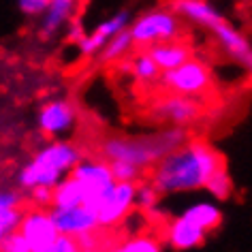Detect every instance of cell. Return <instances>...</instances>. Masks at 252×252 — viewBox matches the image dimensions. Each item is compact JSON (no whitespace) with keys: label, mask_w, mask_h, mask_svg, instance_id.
<instances>
[{"label":"cell","mask_w":252,"mask_h":252,"mask_svg":"<svg viewBox=\"0 0 252 252\" xmlns=\"http://www.w3.org/2000/svg\"><path fill=\"white\" fill-rule=\"evenodd\" d=\"M160 88L171 94H184V96H201L212 88V73L203 62L190 58L173 71L162 73Z\"/></svg>","instance_id":"cell-6"},{"label":"cell","mask_w":252,"mask_h":252,"mask_svg":"<svg viewBox=\"0 0 252 252\" xmlns=\"http://www.w3.org/2000/svg\"><path fill=\"white\" fill-rule=\"evenodd\" d=\"M184 216H188L190 220H194L199 226H203L205 231H216L220 222H222V210L218 207V203H212V201H201V203H194L190 207H186Z\"/></svg>","instance_id":"cell-19"},{"label":"cell","mask_w":252,"mask_h":252,"mask_svg":"<svg viewBox=\"0 0 252 252\" xmlns=\"http://www.w3.org/2000/svg\"><path fill=\"white\" fill-rule=\"evenodd\" d=\"M210 34L216 39L220 52H222L233 64H237L242 71L252 75V41L242 30H237L233 24L222 20Z\"/></svg>","instance_id":"cell-10"},{"label":"cell","mask_w":252,"mask_h":252,"mask_svg":"<svg viewBox=\"0 0 252 252\" xmlns=\"http://www.w3.org/2000/svg\"><path fill=\"white\" fill-rule=\"evenodd\" d=\"M77 124V109L64 98H54L41 105L36 113V126L47 139H62Z\"/></svg>","instance_id":"cell-8"},{"label":"cell","mask_w":252,"mask_h":252,"mask_svg":"<svg viewBox=\"0 0 252 252\" xmlns=\"http://www.w3.org/2000/svg\"><path fill=\"white\" fill-rule=\"evenodd\" d=\"M205 190L212 194L214 201H226V199H231V194H233V180H231V173L226 171V167L218 169V171L214 173V178L207 182Z\"/></svg>","instance_id":"cell-22"},{"label":"cell","mask_w":252,"mask_h":252,"mask_svg":"<svg viewBox=\"0 0 252 252\" xmlns=\"http://www.w3.org/2000/svg\"><path fill=\"white\" fill-rule=\"evenodd\" d=\"M81 9V0H49L47 11L41 15V36L54 39L75 20Z\"/></svg>","instance_id":"cell-16"},{"label":"cell","mask_w":252,"mask_h":252,"mask_svg":"<svg viewBox=\"0 0 252 252\" xmlns=\"http://www.w3.org/2000/svg\"><path fill=\"white\" fill-rule=\"evenodd\" d=\"M124 66H126V71L133 73V77L137 81H141V84H154V81H160V77H162L160 66L156 64L154 58L148 52L135 54Z\"/></svg>","instance_id":"cell-18"},{"label":"cell","mask_w":252,"mask_h":252,"mask_svg":"<svg viewBox=\"0 0 252 252\" xmlns=\"http://www.w3.org/2000/svg\"><path fill=\"white\" fill-rule=\"evenodd\" d=\"M54 216V222L58 226V231L62 235H71V237H84L90 233H96L100 226L98 214L90 210L88 205H75V207H49Z\"/></svg>","instance_id":"cell-12"},{"label":"cell","mask_w":252,"mask_h":252,"mask_svg":"<svg viewBox=\"0 0 252 252\" xmlns=\"http://www.w3.org/2000/svg\"><path fill=\"white\" fill-rule=\"evenodd\" d=\"M137 207V182H118L116 188L98 210V220L103 229H113L124 222Z\"/></svg>","instance_id":"cell-11"},{"label":"cell","mask_w":252,"mask_h":252,"mask_svg":"<svg viewBox=\"0 0 252 252\" xmlns=\"http://www.w3.org/2000/svg\"><path fill=\"white\" fill-rule=\"evenodd\" d=\"M52 252H84V248H81V244H79L77 237L62 235V233H60V237L56 239Z\"/></svg>","instance_id":"cell-30"},{"label":"cell","mask_w":252,"mask_h":252,"mask_svg":"<svg viewBox=\"0 0 252 252\" xmlns=\"http://www.w3.org/2000/svg\"><path fill=\"white\" fill-rule=\"evenodd\" d=\"M84 252H100L98 248H90V250H84Z\"/></svg>","instance_id":"cell-32"},{"label":"cell","mask_w":252,"mask_h":252,"mask_svg":"<svg viewBox=\"0 0 252 252\" xmlns=\"http://www.w3.org/2000/svg\"><path fill=\"white\" fill-rule=\"evenodd\" d=\"M17 7L24 15L28 17H39L47 11L49 7V0H17Z\"/></svg>","instance_id":"cell-28"},{"label":"cell","mask_w":252,"mask_h":252,"mask_svg":"<svg viewBox=\"0 0 252 252\" xmlns=\"http://www.w3.org/2000/svg\"><path fill=\"white\" fill-rule=\"evenodd\" d=\"M130 24H133V22H130V13H128V11H120V13L109 17V20L100 22L90 34H86L84 39L77 43L79 54L81 56H98L105 49L107 43H109L116 34L122 32V30L130 28Z\"/></svg>","instance_id":"cell-13"},{"label":"cell","mask_w":252,"mask_h":252,"mask_svg":"<svg viewBox=\"0 0 252 252\" xmlns=\"http://www.w3.org/2000/svg\"><path fill=\"white\" fill-rule=\"evenodd\" d=\"M111 171L116 175L118 182H139V178L143 175V169H139L133 162L126 160H111Z\"/></svg>","instance_id":"cell-26"},{"label":"cell","mask_w":252,"mask_h":252,"mask_svg":"<svg viewBox=\"0 0 252 252\" xmlns=\"http://www.w3.org/2000/svg\"><path fill=\"white\" fill-rule=\"evenodd\" d=\"M28 197L30 201L36 205V207H52L54 203V188H45V186H36L32 188V190L28 192Z\"/></svg>","instance_id":"cell-29"},{"label":"cell","mask_w":252,"mask_h":252,"mask_svg":"<svg viewBox=\"0 0 252 252\" xmlns=\"http://www.w3.org/2000/svg\"><path fill=\"white\" fill-rule=\"evenodd\" d=\"M81 158H84V152L73 141L52 139L20 167L15 184L24 192H30L36 186L56 188L66 175L73 173Z\"/></svg>","instance_id":"cell-3"},{"label":"cell","mask_w":252,"mask_h":252,"mask_svg":"<svg viewBox=\"0 0 252 252\" xmlns=\"http://www.w3.org/2000/svg\"><path fill=\"white\" fill-rule=\"evenodd\" d=\"M2 252H32V248H30L28 239L24 237L22 231H15L11 233V235L2 237Z\"/></svg>","instance_id":"cell-27"},{"label":"cell","mask_w":252,"mask_h":252,"mask_svg":"<svg viewBox=\"0 0 252 252\" xmlns=\"http://www.w3.org/2000/svg\"><path fill=\"white\" fill-rule=\"evenodd\" d=\"M188 133L184 126H165L150 135H137V137H122L111 135L105 137L98 143V156L105 160H126L133 162L139 169H152L160 158H165L169 152L182 148L188 143Z\"/></svg>","instance_id":"cell-2"},{"label":"cell","mask_w":252,"mask_h":252,"mask_svg":"<svg viewBox=\"0 0 252 252\" xmlns=\"http://www.w3.org/2000/svg\"><path fill=\"white\" fill-rule=\"evenodd\" d=\"M71 175L81 186L84 205H88L96 214L100 210V205L105 203V199L113 192V188L118 184L109 160H105L103 156H98V158H81V162L73 169Z\"/></svg>","instance_id":"cell-5"},{"label":"cell","mask_w":252,"mask_h":252,"mask_svg":"<svg viewBox=\"0 0 252 252\" xmlns=\"http://www.w3.org/2000/svg\"><path fill=\"white\" fill-rule=\"evenodd\" d=\"M133 47H135V39H133V34H130V28H126L107 43L105 49L98 54V60L103 62V64H111V62H118V60H122L124 56H128L133 52Z\"/></svg>","instance_id":"cell-20"},{"label":"cell","mask_w":252,"mask_h":252,"mask_svg":"<svg viewBox=\"0 0 252 252\" xmlns=\"http://www.w3.org/2000/svg\"><path fill=\"white\" fill-rule=\"evenodd\" d=\"M22 192L20 188H4L0 194V207H20L22 205Z\"/></svg>","instance_id":"cell-31"},{"label":"cell","mask_w":252,"mask_h":252,"mask_svg":"<svg viewBox=\"0 0 252 252\" xmlns=\"http://www.w3.org/2000/svg\"><path fill=\"white\" fill-rule=\"evenodd\" d=\"M169 7L184 22L203 28L207 32H212V30L224 20V17L220 15V11L216 7H212L207 0H169Z\"/></svg>","instance_id":"cell-14"},{"label":"cell","mask_w":252,"mask_h":252,"mask_svg":"<svg viewBox=\"0 0 252 252\" xmlns=\"http://www.w3.org/2000/svg\"><path fill=\"white\" fill-rule=\"evenodd\" d=\"M160 197L162 194L158 192V188L150 180L137 182V210H141L143 214H154V210L158 207Z\"/></svg>","instance_id":"cell-23"},{"label":"cell","mask_w":252,"mask_h":252,"mask_svg":"<svg viewBox=\"0 0 252 252\" xmlns=\"http://www.w3.org/2000/svg\"><path fill=\"white\" fill-rule=\"evenodd\" d=\"M207 235H210V231H205L203 226H199L194 220L184 216V214H180V216L167 226L165 239L173 250L184 252V250L199 248V246L205 242Z\"/></svg>","instance_id":"cell-15"},{"label":"cell","mask_w":252,"mask_h":252,"mask_svg":"<svg viewBox=\"0 0 252 252\" xmlns=\"http://www.w3.org/2000/svg\"><path fill=\"white\" fill-rule=\"evenodd\" d=\"M182 17L169 7H156L148 9L141 15H137L133 24H130V34L135 39L137 47H152L158 43L169 41H180L182 36Z\"/></svg>","instance_id":"cell-4"},{"label":"cell","mask_w":252,"mask_h":252,"mask_svg":"<svg viewBox=\"0 0 252 252\" xmlns=\"http://www.w3.org/2000/svg\"><path fill=\"white\" fill-rule=\"evenodd\" d=\"M146 52L152 56L154 62L160 66L162 73L173 71V68L182 66L184 62L192 58L190 56V47L184 45L182 41H169V43H158V45L148 47Z\"/></svg>","instance_id":"cell-17"},{"label":"cell","mask_w":252,"mask_h":252,"mask_svg":"<svg viewBox=\"0 0 252 252\" xmlns=\"http://www.w3.org/2000/svg\"><path fill=\"white\" fill-rule=\"evenodd\" d=\"M203 107L197 96H184V94H171L160 96L150 107V116L154 122L165 126H190L201 118Z\"/></svg>","instance_id":"cell-7"},{"label":"cell","mask_w":252,"mask_h":252,"mask_svg":"<svg viewBox=\"0 0 252 252\" xmlns=\"http://www.w3.org/2000/svg\"><path fill=\"white\" fill-rule=\"evenodd\" d=\"M222 167L224 158L216 148L203 139H190L156 162L150 169L148 180L160 194L194 192L205 190L207 182Z\"/></svg>","instance_id":"cell-1"},{"label":"cell","mask_w":252,"mask_h":252,"mask_svg":"<svg viewBox=\"0 0 252 252\" xmlns=\"http://www.w3.org/2000/svg\"><path fill=\"white\" fill-rule=\"evenodd\" d=\"M109 252H162L160 244L156 242L154 237L150 235H137V237H130L122 242L116 248H111Z\"/></svg>","instance_id":"cell-24"},{"label":"cell","mask_w":252,"mask_h":252,"mask_svg":"<svg viewBox=\"0 0 252 252\" xmlns=\"http://www.w3.org/2000/svg\"><path fill=\"white\" fill-rule=\"evenodd\" d=\"M84 205V192H81L79 182L73 175H66L58 186L54 188V203L52 207H75Z\"/></svg>","instance_id":"cell-21"},{"label":"cell","mask_w":252,"mask_h":252,"mask_svg":"<svg viewBox=\"0 0 252 252\" xmlns=\"http://www.w3.org/2000/svg\"><path fill=\"white\" fill-rule=\"evenodd\" d=\"M24 214L26 212H22L20 207H0V237L20 231Z\"/></svg>","instance_id":"cell-25"},{"label":"cell","mask_w":252,"mask_h":252,"mask_svg":"<svg viewBox=\"0 0 252 252\" xmlns=\"http://www.w3.org/2000/svg\"><path fill=\"white\" fill-rule=\"evenodd\" d=\"M20 231L28 239L32 252H52L60 231L54 222V216L47 207H34L24 214Z\"/></svg>","instance_id":"cell-9"}]
</instances>
